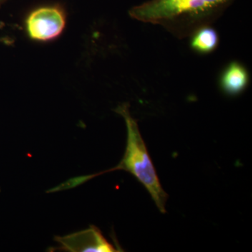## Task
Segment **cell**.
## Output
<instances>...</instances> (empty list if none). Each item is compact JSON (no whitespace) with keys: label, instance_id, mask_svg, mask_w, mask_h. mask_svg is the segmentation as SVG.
<instances>
[{"label":"cell","instance_id":"3957f363","mask_svg":"<svg viewBox=\"0 0 252 252\" xmlns=\"http://www.w3.org/2000/svg\"><path fill=\"white\" fill-rule=\"evenodd\" d=\"M26 23L28 35L32 39L53 40L61 35L65 27V14L58 6H42L32 11Z\"/></svg>","mask_w":252,"mask_h":252},{"label":"cell","instance_id":"52a82bcc","mask_svg":"<svg viewBox=\"0 0 252 252\" xmlns=\"http://www.w3.org/2000/svg\"><path fill=\"white\" fill-rule=\"evenodd\" d=\"M6 0H0V6H1V4H3V3L5 2Z\"/></svg>","mask_w":252,"mask_h":252},{"label":"cell","instance_id":"277c9868","mask_svg":"<svg viewBox=\"0 0 252 252\" xmlns=\"http://www.w3.org/2000/svg\"><path fill=\"white\" fill-rule=\"evenodd\" d=\"M59 244V250L71 252H118L112 244L107 241L95 226L89 229L55 239Z\"/></svg>","mask_w":252,"mask_h":252},{"label":"cell","instance_id":"5b68a950","mask_svg":"<svg viewBox=\"0 0 252 252\" xmlns=\"http://www.w3.org/2000/svg\"><path fill=\"white\" fill-rule=\"evenodd\" d=\"M249 74L243 64L237 62L230 63L222 73L220 85L222 91L230 96L238 95L246 89Z\"/></svg>","mask_w":252,"mask_h":252},{"label":"cell","instance_id":"8992f818","mask_svg":"<svg viewBox=\"0 0 252 252\" xmlns=\"http://www.w3.org/2000/svg\"><path fill=\"white\" fill-rule=\"evenodd\" d=\"M190 36H192L190 46L199 54H210L218 46V34L210 26L200 28Z\"/></svg>","mask_w":252,"mask_h":252},{"label":"cell","instance_id":"7a4b0ae2","mask_svg":"<svg viewBox=\"0 0 252 252\" xmlns=\"http://www.w3.org/2000/svg\"><path fill=\"white\" fill-rule=\"evenodd\" d=\"M114 111L122 116L126 122L127 144L125 154L117 166L100 172V175L117 170L130 172L145 187L160 212L166 213L165 205L168 195L162 189L137 121L131 115L130 105L120 104Z\"/></svg>","mask_w":252,"mask_h":252},{"label":"cell","instance_id":"6da1fadb","mask_svg":"<svg viewBox=\"0 0 252 252\" xmlns=\"http://www.w3.org/2000/svg\"><path fill=\"white\" fill-rule=\"evenodd\" d=\"M234 0H148L129 10L131 18L158 25L179 39L210 26Z\"/></svg>","mask_w":252,"mask_h":252}]
</instances>
